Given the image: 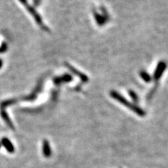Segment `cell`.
<instances>
[{
    "label": "cell",
    "mask_w": 168,
    "mask_h": 168,
    "mask_svg": "<svg viewBox=\"0 0 168 168\" xmlns=\"http://www.w3.org/2000/svg\"><path fill=\"white\" fill-rule=\"evenodd\" d=\"M2 144L3 145L5 148H6V150L8 151V152L13 153L15 151V148H14V146H13V144L11 142L10 140L6 137H4L2 139Z\"/></svg>",
    "instance_id": "obj_4"
},
{
    "label": "cell",
    "mask_w": 168,
    "mask_h": 168,
    "mask_svg": "<svg viewBox=\"0 0 168 168\" xmlns=\"http://www.w3.org/2000/svg\"><path fill=\"white\" fill-rule=\"evenodd\" d=\"M139 76H140L141 79L146 83H148L151 81V77L148 73L146 72L145 70H141L139 72Z\"/></svg>",
    "instance_id": "obj_6"
},
{
    "label": "cell",
    "mask_w": 168,
    "mask_h": 168,
    "mask_svg": "<svg viewBox=\"0 0 168 168\" xmlns=\"http://www.w3.org/2000/svg\"><path fill=\"white\" fill-rule=\"evenodd\" d=\"M128 93H129V95L130 96V98H132V100H133L134 102L135 103L138 102L139 98H138V95H137V94L135 93V92L133 91H129Z\"/></svg>",
    "instance_id": "obj_7"
},
{
    "label": "cell",
    "mask_w": 168,
    "mask_h": 168,
    "mask_svg": "<svg viewBox=\"0 0 168 168\" xmlns=\"http://www.w3.org/2000/svg\"><path fill=\"white\" fill-rule=\"evenodd\" d=\"M167 68V63L165 61H160L156 66L154 74H153V79L155 81H159L160 78L163 74V73Z\"/></svg>",
    "instance_id": "obj_3"
},
{
    "label": "cell",
    "mask_w": 168,
    "mask_h": 168,
    "mask_svg": "<svg viewBox=\"0 0 168 168\" xmlns=\"http://www.w3.org/2000/svg\"><path fill=\"white\" fill-rule=\"evenodd\" d=\"M110 95L112 97L113 99H115L116 100H117L118 102H120L122 105L126 106V107L129 108L130 109L132 110L134 113H135L139 116H144L146 115V112L142 109L139 107L138 106H137L134 104H132L129 101H127L126 99H125L124 97H123L120 93H117L116 91H111Z\"/></svg>",
    "instance_id": "obj_1"
},
{
    "label": "cell",
    "mask_w": 168,
    "mask_h": 168,
    "mask_svg": "<svg viewBox=\"0 0 168 168\" xmlns=\"http://www.w3.org/2000/svg\"><path fill=\"white\" fill-rule=\"evenodd\" d=\"M40 1H41V0H35V4H36V5H37V4H38L39 3Z\"/></svg>",
    "instance_id": "obj_9"
},
{
    "label": "cell",
    "mask_w": 168,
    "mask_h": 168,
    "mask_svg": "<svg viewBox=\"0 0 168 168\" xmlns=\"http://www.w3.org/2000/svg\"><path fill=\"white\" fill-rule=\"evenodd\" d=\"M0 148H1V143H0Z\"/></svg>",
    "instance_id": "obj_11"
},
{
    "label": "cell",
    "mask_w": 168,
    "mask_h": 168,
    "mask_svg": "<svg viewBox=\"0 0 168 168\" xmlns=\"http://www.w3.org/2000/svg\"><path fill=\"white\" fill-rule=\"evenodd\" d=\"M20 2L23 4H24L25 8L27 9V11H29V12L30 13V14L32 15L33 17L34 18L35 20H36V22L37 23V24L41 26V27H42V29H44V30H47V27H46V25H44V23H43V22H42V20H41V17H40V16L37 13V11H35V9L33 8V7H32L31 6H30V4H28L26 0H20Z\"/></svg>",
    "instance_id": "obj_2"
},
{
    "label": "cell",
    "mask_w": 168,
    "mask_h": 168,
    "mask_svg": "<svg viewBox=\"0 0 168 168\" xmlns=\"http://www.w3.org/2000/svg\"><path fill=\"white\" fill-rule=\"evenodd\" d=\"M43 154L46 158H49L51 155L50 144H49L48 141L46 140V139L43 141Z\"/></svg>",
    "instance_id": "obj_5"
},
{
    "label": "cell",
    "mask_w": 168,
    "mask_h": 168,
    "mask_svg": "<svg viewBox=\"0 0 168 168\" xmlns=\"http://www.w3.org/2000/svg\"><path fill=\"white\" fill-rule=\"evenodd\" d=\"M2 65V60H0V68H1Z\"/></svg>",
    "instance_id": "obj_10"
},
{
    "label": "cell",
    "mask_w": 168,
    "mask_h": 168,
    "mask_svg": "<svg viewBox=\"0 0 168 168\" xmlns=\"http://www.w3.org/2000/svg\"><path fill=\"white\" fill-rule=\"evenodd\" d=\"M69 68H70V70H72V72H75V74H77V75H78V76H79V77H81V79L83 80V81H88V79H87V77H86V76H85V75H84V74H79V73H78V72H77V70H75V69H74V68H73L72 67H70H70H69Z\"/></svg>",
    "instance_id": "obj_8"
}]
</instances>
